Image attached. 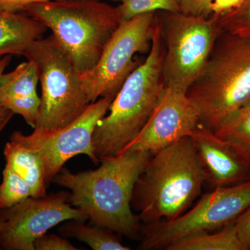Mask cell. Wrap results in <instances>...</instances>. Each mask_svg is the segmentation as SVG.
<instances>
[{
	"label": "cell",
	"mask_w": 250,
	"mask_h": 250,
	"mask_svg": "<svg viewBox=\"0 0 250 250\" xmlns=\"http://www.w3.org/2000/svg\"><path fill=\"white\" fill-rule=\"evenodd\" d=\"M152 156L147 151L122 152L102 158L96 170L72 173L62 169L52 181L70 190V205L94 225L135 238L141 227L131 207L133 189Z\"/></svg>",
	"instance_id": "6da1fadb"
},
{
	"label": "cell",
	"mask_w": 250,
	"mask_h": 250,
	"mask_svg": "<svg viewBox=\"0 0 250 250\" xmlns=\"http://www.w3.org/2000/svg\"><path fill=\"white\" fill-rule=\"evenodd\" d=\"M208 179L195 143L186 136L150 158L135 183L131 208L146 225L173 220L192 205Z\"/></svg>",
	"instance_id": "7a4b0ae2"
},
{
	"label": "cell",
	"mask_w": 250,
	"mask_h": 250,
	"mask_svg": "<svg viewBox=\"0 0 250 250\" xmlns=\"http://www.w3.org/2000/svg\"><path fill=\"white\" fill-rule=\"evenodd\" d=\"M166 46L160 19L155 24L147 58L131 72L113 99L109 113L100 120L93 136L99 159L118 155L132 142L159 104L166 88Z\"/></svg>",
	"instance_id": "3957f363"
},
{
	"label": "cell",
	"mask_w": 250,
	"mask_h": 250,
	"mask_svg": "<svg viewBox=\"0 0 250 250\" xmlns=\"http://www.w3.org/2000/svg\"><path fill=\"white\" fill-rule=\"evenodd\" d=\"M187 93L200 123L213 131L249 104L250 36L222 31Z\"/></svg>",
	"instance_id": "277c9868"
},
{
	"label": "cell",
	"mask_w": 250,
	"mask_h": 250,
	"mask_svg": "<svg viewBox=\"0 0 250 250\" xmlns=\"http://www.w3.org/2000/svg\"><path fill=\"white\" fill-rule=\"evenodd\" d=\"M24 11L52 31L80 75L96 65L121 22L118 8L100 0H50Z\"/></svg>",
	"instance_id": "5b68a950"
},
{
	"label": "cell",
	"mask_w": 250,
	"mask_h": 250,
	"mask_svg": "<svg viewBox=\"0 0 250 250\" xmlns=\"http://www.w3.org/2000/svg\"><path fill=\"white\" fill-rule=\"evenodd\" d=\"M24 57L35 64L42 88L35 130L60 129L80 117L90 105L80 72L52 35L38 39Z\"/></svg>",
	"instance_id": "8992f818"
},
{
	"label": "cell",
	"mask_w": 250,
	"mask_h": 250,
	"mask_svg": "<svg viewBox=\"0 0 250 250\" xmlns=\"http://www.w3.org/2000/svg\"><path fill=\"white\" fill-rule=\"evenodd\" d=\"M157 14L165 40L166 85L187 93L203 70L221 29L214 16L168 11H157Z\"/></svg>",
	"instance_id": "52a82bcc"
},
{
	"label": "cell",
	"mask_w": 250,
	"mask_h": 250,
	"mask_svg": "<svg viewBox=\"0 0 250 250\" xmlns=\"http://www.w3.org/2000/svg\"><path fill=\"white\" fill-rule=\"evenodd\" d=\"M250 207V179L215 188L205 194L192 209L172 220L147 224L141 228V250L166 249L188 235L223 228L233 223Z\"/></svg>",
	"instance_id": "ba28073f"
},
{
	"label": "cell",
	"mask_w": 250,
	"mask_h": 250,
	"mask_svg": "<svg viewBox=\"0 0 250 250\" xmlns=\"http://www.w3.org/2000/svg\"><path fill=\"white\" fill-rule=\"evenodd\" d=\"M156 12L138 15L120 23L96 65L81 74L82 88L90 103L104 97L115 98L139 66L134 57L150 49Z\"/></svg>",
	"instance_id": "9c48e42d"
},
{
	"label": "cell",
	"mask_w": 250,
	"mask_h": 250,
	"mask_svg": "<svg viewBox=\"0 0 250 250\" xmlns=\"http://www.w3.org/2000/svg\"><path fill=\"white\" fill-rule=\"evenodd\" d=\"M113 99L104 97L90 103L76 120L60 129H34L29 135L14 131L11 136L34 148L40 154L47 185L62 170L64 164L74 156L85 154L94 164H100L94 149L93 133L99 121L107 113Z\"/></svg>",
	"instance_id": "30bf717a"
},
{
	"label": "cell",
	"mask_w": 250,
	"mask_h": 250,
	"mask_svg": "<svg viewBox=\"0 0 250 250\" xmlns=\"http://www.w3.org/2000/svg\"><path fill=\"white\" fill-rule=\"evenodd\" d=\"M70 193L61 191L45 197H31L2 210L5 224L0 246L9 250H35L34 243L51 228L67 220L85 222L88 216L69 202Z\"/></svg>",
	"instance_id": "8fae6325"
},
{
	"label": "cell",
	"mask_w": 250,
	"mask_h": 250,
	"mask_svg": "<svg viewBox=\"0 0 250 250\" xmlns=\"http://www.w3.org/2000/svg\"><path fill=\"white\" fill-rule=\"evenodd\" d=\"M199 123L198 111L187 92L166 85L159 104L144 127L121 153L147 151L154 155L176 141L190 136Z\"/></svg>",
	"instance_id": "7c38bea8"
},
{
	"label": "cell",
	"mask_w": 250,
	"mask_h": 250,
	"mask_svg": "<svg viewBox=\"0 0 250 250\" xmlns=\"http://www.w3.org/2000/svg\"><path fill=\"white\" fill-rule=\"evenodd\" d=\"M215 187H227L250 179V164L229 143L201 123L190 136Z\"/></svg>",
	"instance_id": "4fadbf2b"
},
{
	"label": "cell",
	"mask_w": 250,
	"mask_h": 250,
	"mask_svg": "<svg viewBox=\"0 0 250 250\" xmlns=\"http://www.w3.org/2000/svg\"><path fill=\"white\" fill-rule=\"evenodd\" d=\"M39 81L35 64L28 60L19 64L13 71L4 72L0 78V105L22 116L34 129L41 104L36 90Z\"/></svg>",
	"instance_id": "5bb4252c"
},
{
	"label": "cell",
	"mask_w": 250,
	"mask_h": 250,
	"mask_svg": "<svg viewBox=\"0 0 250 250\" xmlns=\"http://www.w3.org/2000/svg\"><path fill=\"white\" fill-rule=\"evenodd\" d=\"M47 28L30 16L0 9V57L22 55Z\"/></svg>",
	"instance_id": "9a60e30c"
},
{
	"label": "cell",
	"mask_w": 250,
	"mask_h": 250,
	"mask_svg": "<svg viewBox=\"0 0 250 250\" xmlns=\"http://www.w3.org/2000/svg\"><path fill=\"white\" fill-rule=\"evenodd\" d=\"M4 155L6 164L29 184L33 197L47 195L43 163L36 149L11 136L10 141L5 145Z\"/></svg>",
	"instance_id": "2e32d148"
},
{
	"label": "cell",
	"mask_w": 250,
	"mask_h": 250,
	"mask_svg": "<svg viewBox=\"0 0 250 250\" xmlns=\"http://www.w3.org/2000/svg\"><path fill=\"white\" fill-rule=\"evenodd\" d=\"M165 250H247V248L240 239L233 222L218 232H200L179 238Z\"/></svg>",
	"instance_id": "e0dca14e"
},
{
	"label": "cell",
	"mask_w": 250,
	"mask_h": 250,
	"mask_svg": "<svg viewBox=\"0 0 250 250\" xmlns=\"http://www.w3.org/2000/svg\"><path fill=\"white\" fill-rule=\"evenodd\" d=\"M63 236L76 238L94 250H129L111 230L95 225H85L84 222L72 220L59 229Z\"/></svg>",
	"instance_id": "ac0fdd59"
},
{
	"label": "cell",
	"mask_w": 250,
	"mask_h": 250,
	"mask_svg": "<svg viewBox=\"0 0 250 250\" xmlns=\"http://www.w3.org/2000/svg\"><path fill=\"white\" fill-rule=\"evenodd\" d=\"M213 132L232 145L250 164V103L224 122Z\"/></svg>",
	"instance_id": "d6986e66"
},
{
	"label": "cell",
	"mask_w": 250,
	"mask_h": 250,
	"mask_svg": "<svg viewBox=\"0 0 250 250\" xmlns=\"http://www.w3.org/2000/svg\"><path fill=\"white\" fill-rule=\"evenodd\" d=\"M33 197L29 184L6 164L0 185V210L7 209Z\"/></svg>",
	"instance_id": "ffe728a7"
},
{
	"label": "cell",
	"mask_w": 250,
	"mask_h": 250,
	"mask_svg": "<svg viewBox=\"0 0 250 250\" xmlns=\"http://www.w3.org/2000/svg\"><path fill=\"white\" fill-rule=\"evenodd\" d=\"M121 2L117 6L121 22L146 13L182 12L179 0H122Z\"/></svg>",
	"instance_id": "44dd1931"
},
{
	"label": "cell",
	"mask_w": 250,
	"mask_h": 250,
	"mask_svg": "<svg viewBox=\"0 0 250 250\" xmlns=\"http://www.w3.org/2000/svg\"><path fill=\"white\" fill-rule=\"evenodd\" d=\"M214 16L222 31L250 36V0H243L235 9Z\"/></svg>",
	"instance_id": "7402d4cb"
},
{
	"label": "cell",
	"mask_w": 250,
	"mask_h": 250,
	"mask_svg": "<svg viewBox=\"0 0 250 250\" xmlns=\"http://www.w3.org/2000/svg\"><path fill=\"white\" fill-rule=\"evenodd\" d=\"M35 250H79L65 238L55 234H45L34 243Z\"/></svg>",
	"instance_id": "603a6c76"
},
{
	"label": "cell",
	"mask_w": 250,
	"mask_h": 250,
	"mask_svg": "<svg viewBox=\"0 0 250 250\" xmlns=\"http://www.w3.org/2000/svg\"><path fill=\"white\" fill-rule=\"evenodd\" d=\"M182 13L192 16H213L210 0H179Z\"/></svg>",
	"instance_id": "cb8c5ba5"
},
{
	"label": "cell",
	"mask_w": 250,
	"mask_h": 250,
	"mask_svg": "<svg viewBox=\"0 0 250 250\" xmlns=\"http://www.w3.org/2000/svg\"><path fill=\"white\" fill-rule=\"evenodd\" d=\"M238 236L246 247L247 250H250V207L234 222Z\"/></svg>",
	"instance_id": "d4e9b609"
},
{
	"label": "cell",
	"mask_w": 250,
	"mask_h": 250,
	"mask_svg": "<svg viewBox=\"0 0 250 250\" xmlns=\"http://www.w3.org/2000/svg\"><path fill=\"white\" fill-rule=\"evenodd\" d=\"M47 1L50 0H0V9L18 13L24 11L31 4Z\"/></svg>",
	"instance_id": "484cf974"
},
{
	"label": "cell",
	"mask_w": 250,
	"mask_h": 250,
	"mask_svg": "<svg viewBox=\"0 0 250 250\" xmlns=\"http://www.w3.org/2000/svg\"><path fill=\"white\" fill-rule=\"evenodd\" d=\"M243 0H210L213 16H218L239 6Z\"/></svg>",
	"instance_id": "4316f807"
},
{
	"label": "cell",
	"mask_w": 250,
	"mask_h": 250,
	"mask_svg": "<svg viewBox=\"0 0 250 250\" xmlns=\"http://www.w3.org/2000/svg\"><path fill=\"white\" fill-rule=\"evenodd\" d=\"M11 60V55H6L0 59V78L4 72L6 67L9 65ZM11 114H14L12 112L6 109L0 105V123L4 121L8 116Z\"/></svg>",
	"instance_id": "83f0119b"
},
{
	"label": "cell",
	"mask_w": 250,
	"mask_h": 250,
	"mask_svg": "<svg viewBox=\"0 0 250 250\" xmlns=\"http://www.w3.org/2000/svg\"><path fill=\"white\" fill-rule=\"evenodd\" d=\"M13 115L14 114H11L9 116H8L7 118H6V119L4 120V121H3L1 122V123H0V134H1V131H2V130L4 129L5 126H6V125L8 124V123L10 121V120L11 119V118H12Z\"/></svg>",
	"instance_id": "f1b7e54d"
},
{
	"label": "cell",
	"mask_w": 250,
	"mask_h": 250,
	"mask_svg": "<svg viewBox=\"0 0 250 250\" xmlns=\"http://www.w3.org/2000/svg\"><path fill=\"white\" fill-rule=\"evenodd\" d=\"M5 224V219L3 215L2 210H0V233L2 231Z\"/></svg>",
	"instance_id": "f546056e"
},
{
	"label": "cell",
	"mask_w": 250,
	"mask_h": 250,
	"mask_svg": "<svg viewBox=\"0 0 250 250\" xmlns=\"http://www.w3.org/2000/svg\"><path fill=\"white\" fill-rule=\"evenodd\" d=\"M113 1H121L122 0H113Z\"/></svg>",
	"instance_id": "4dcf8cb0"
}]
</instances>
